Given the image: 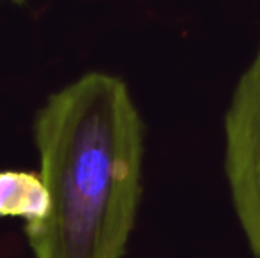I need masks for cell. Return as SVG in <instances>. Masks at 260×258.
<instances>
[{
  "label": "cell",
  "mask_w": 260,
  "mask_h": 258,
  "mask_svg": "<svg viewBox=\"0 0 260 258\" xmlns=\"http://www.w3.org/2000/svg\"><path fill=\"white\" fill-rule=\"evenodd\" d=\"M48 205V191L39 172H0V217L23 219L27 227L41 221Z\"/></svg>",
  "instance_id": "3"
},
{
  "label": "cell",
  "mask_w": 260,
  "mask_h": 258,
  "mask_svg": "<svg viewBox=\"0 0 260 258\" xmlns=\"http://www.w3.org/2000/svg\"><path fill=\"white\" fill-rule=\"evenodd\" d=\"M0 2H14V4H21V2H25V0H0Z\"/></svg>",
  "instance_id": "4"
},
{
  "label": "cell",
  "mask_w": 260,
  "mask_h": 258,
  "mask_svg": "<svg viewBox=\"0 0 260 258\" xmlns=\"http://www.w3.org/2000/svg\"><path fill=\"white\" fill-rule=\"evenodd\" d=\"M48 212L23 228L34 258H122L142 198L145 124L122 78L90 71L34 117Z\"/></svg>",
  "instance_id": "1"
},
{
  "label": "cell",
  "mask_w": 260,
  "mask_h": 258,
  "mask_svg": "<svg viewBox=\"0 0 260 258\" xmlns=\"http://www.w3.org/2000/svg\"><path fill=\"white\" fill-rule=\"evenodd\" d=\"M223 170L248 249L260 258V41L223 117Z\"/></svg>",
  "instance_id": "2"
}]
</instances>
